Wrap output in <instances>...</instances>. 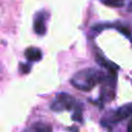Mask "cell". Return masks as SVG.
<instances>
[{"instance_id": "6da1fadb", "label": "cell", "mask_w": 132, "mask_h": 132, "mask_svg": "<svg viewBox=\"0 0 132 132\" xmlns=\"http://www.w3.org/2000/svg\"><path fill=\"white\" fill-rule=\"evenodd\" d=\"M105 79L103 73L94 68H87L76 72L71 78V85L80 91H91L98 82Z\"/></svg>"}, {"instance_id": "7a4b0ae2", "label": "cell", "mask_w": 132, "mask_h": 132, "mask_svg": "<svg viewBox=\"0 0 132 132\" xmlns=\"http://www.w3.org/2000/svg\"><path fill=\"white\" fill-rule=\"evenodd\" d=\"M75 100L74 98L67 93H60L56 96L55 100L51 104V109L54 111H63L70 110L74 108Z\"/></svg>"}, {"instance_id": "3957f363", "label": "cell", "mask_w": 132, "mask_h": 132, "mask_svg": "<svg viewBox=\"0 0 132 132\" xmlns=\"http://www.w3.org/2000/svg\"><path fill=\"white\" fill-rule=\"evenodd\" d=\"M132 114V103H128V104H125L121 107H119L116 111H113L111 113V117L110 119L108 120V123H112V124H116L120 121H123L125 119H127L128 117H130Z\"/></svg>"}, {"instance_id": "277c9868", "label": "cell", "mask_w": 132, "mask_h": 132, "mask_svg": "<svg viewBox=\"0 0 132 132\" xmlns=\"http://www.w3.org/2000/svg\"><path fill=\"white\" fill-rule=\"evenodd\" d=\"M33 29L34 32L38 35H43L46 31V26H45V12L40 11L36 13L34 23H33Z\"/></svg>"}, {"instance_id": "5b68a950", "label": "cell", "mask_w": 132, "mask_h": 132, "mask_svg": "<svg viewBox=\"0 0 132 132\" xmlns=\"http://www.w3.org/2000/svg\"><path fill=\"white\" fill-rule=\"evenodd\" d=\"M25 57L30 62H37L41 60L42 54H41V51L37 47H28L25 51Z\"/></svg>"}, {"instance_id": "8992f818", "label": "cell", "mask_w": 132, "mask_h": 132, "mask_svg": "<svg viewBox=\"0 0 132 132\" xmlns=\"http://www.w3.org/2000/svg\"><path fill=\"white\" fill-rule=\"evenodd\" d=\"M31 130L34 131H41V132H48L52 131V127L46 125V124H41V123H36L31 127Z\"/></svg>"}, {"instance_id": "52a82bcc", "label": "cell", "mask_w": 132, "mask_h": 132, "mask_svg": "<svg viewBox=\"0 0 132 132\" xmlns=\"http://www.w3.org/2000/svg\"><path fill=\"white\" fill-rule=\"evenodd\" d=\"M103 4L110 7H121L124 5L125 0H100Z\"/></svg>"}, {"instance_id": "ba28073f", "label": "cell", "mask_w": 132, "mask_h": 132, "mask_svg": "<svg viewBox=\"0 0 132 132\" xmlns=\"http://www.w3.org/2000/svg\"><path fill=\"white\" fill-rule=\"evenodd\" d=\"M72 120L76 121V122H78V121L80 122L81 121V108L80 107H78V106L75 107V111L72 114Z\"/></svg>"}, {"instance_id": "9c48e42d", "label": "cell", "mask_w": 132, "mask_h": 132, "mask_svg": "<svg viewBox=\"0 0 132 132\" xmlns=\"http://www.w3.org/2000/svg\"><path fill=\"white\" fill-rule=\"evenodd\" d=\"M118 30L122 33V34H124L126 37H129L130 36V33H131V31H130V29L128 28V27H125V26H120L119 28H118Z\"/></svg>"}, {"instance_id": "30bf717a", "label": "cell", "mask_w": 132, "mask_h": 132, "mask_svg": "<svg viewBox=\"0 0 132 132\" xmlns=\"http://www.w3.org/2000/svg\"><path fill=\"white\" fill-rule=\"evenodd\" d=\"M20 70L23 72V73H27L30 71V65H25V64H22L21 67H20Z\"/></svg>"}, {"instance_id": "8fae6325", "label": "cell", "mask_w": 132, "mask_h": 132, "mask_svg": "<svg viewBox=\"0 0 132 132\" xmlns=\"http://www.w3.org/2000/svg\"><path fill=\"white\" fill-rule=\"evenodd\" d=\"M127 130H128L129 132H132V120L130 121V123H129V125H128V128H127Z\"/></svg>"}, {"instance_id": "7c38bea8", "label": "cell", "mask_w": 132, "mask_h": 132, "mask_svg": "<svg viewBox=\"0 0 132 132\" xmlns=\"http://www.w3.org/2000/svg\"><path fill=\"white\" fill-rule=\"evenodd\" d=\"M128 10L129 11H132V1L129 3V5H128Z\"/></svg>"}, {"instance_id": "4fadbf2b", "label": "cell", "mask_w": 132, "mask_h": 132, "mask_svg": "<svg viewBox=\"0 0 132 132\" xmlns=\"http://www.w3.org/2000/svg\"><path fill=\"white\" fill-rule=\"evenodd\" d=\"M131 42H132V39H131Z\"/></svg>"}]
</instances>
